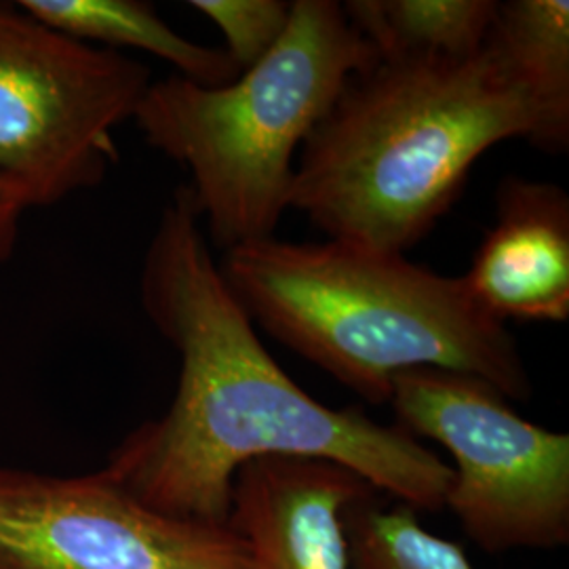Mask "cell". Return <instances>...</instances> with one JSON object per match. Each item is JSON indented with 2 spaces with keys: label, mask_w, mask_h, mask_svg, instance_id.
Here are the masks:
<instances>
[{
  "label": "cell",
  "mask_w": 569,
  "mask_h": 569,
  "mask_svg": "<svg viewBox=\"0 0 569 569\" xmlns=\"http://www.w3.org/2000/svg\"><path fill=\"white\" fill-rule=\"evenodd\" d=\"M150 82L142 61L0 4V176L30 207L102 183L119 161L114 129L133 119Z\"/></svg>",
  "instance_id": "obj_6"
},
{
  "label": "cell",
  "mask_w": 569,
  "mask_h": 569,
  "mask_svg": "<svg viewBox=\"0 0 569 569\" xmlns=\"http://www.w3.org/2000/svg\"><path fill=\"white\" fill-rule=\"evenodd\" d=\"M218 266L253 326L371 406L388 403L395 376L418 367L481 378L509 401L531 397L517 340L462 277L336 239L272 237L226 251Z\"/></svg>",
  "instance_id": "obj_3"
},
{
  "label": "cell",
  "mask_w": 569,
  "mask_h": 569,
  "mask_svg": "<svg viewBox=\"0 0 569 569\" xmlns=\"http://www.w3.org/2000/svg\"><path fill=\"white\" fill-rule=\"evenodd\" d=\"M512 138L545 150V124L488 42L470 60L378 61L300 148L289 209L329 239L406 253L458 201L479 157Z\"/></svg>",
  "instance_id": "obj_2"
},
{
  "label": "cell",
  "mask_w": 569,
  "mask_h": 569,
  "mask_svg": "<svg viewBox=\"0 0 569 569\" xmlns=\"http://www.w3.org/2000/svg\"><path fill=\"white\" fill-rule=\"evenodd\" d=\"M0 569H249L228 528L161 515L103 470L0 468Z\"/></svg>",
  "instance_id": "obj_7"
},
{
  "label": "cell",
  "mask_w": 569,
  "mask_h": 569,
  "mask_svg": "<svg viewBox=\"0 0 569 569\" xmlns=\"http://www.w3.org/2000/svg\"><path fill=\"white\" fill-rule=\"evenodd\" d=\"M489 47L505 60L538 106L545 124V150L569 146V2H498L489 28Z\"/></svg>",
  "instance_id": "obj_11"
},
{
  "label": "cell",
  "mask_w": 569,
  "mask_h": 569,
  "mask_svg": "<svg viewBox=\"0 0 569 569\" xmlns=\"http://www.w3.org/2000/svg\"><path fill=\"white\" fill-rule=\"evenodd\" d=\"M140 300L180 355L164 416L136 428L103 468L142 505L226 528L237 470L281 456L350 468L416 512L446 509L453 472L432 449L357 407L319 403L268 355L213 260L188 188L164 207L146 249Z\"/></svg>",
  "instance_id": "obj_1"
},
{
  "label": "cell",
  "mask_w": 569,
  "mask_h": 569,
  "mask_svg": "<svg viewBox=\"0 0 569 569\" xmlns=\"http://www.w3.org/2000/svg\"><path fill=\"white\" fill-rule=\"evenodd\" d=\"M378 61H460L481 53L498 0H348Z\"/></svg>",
  "instance_id": "obj_12"
},
{
  "label": "cell",
  "mask_w": 569,
  "mask_h": 569,
  "mask_svg": "<svg viewBox=\"0 0 569 569\" xmlns=\"http://www.w3.org/2000/svg\"><path fill=\"white\" fill-rule=\"evenodd\" d=\"M378 63L342 2L293 0L281 41L224 87L171 74L152 81L133 121L146 142L190 173L213 247L272 239L293 169L346 82Z\"/></svg>",
  "instance_id": "obj_4"
},
{
  "label": "cell",
  "mask_w": 569,
  "mask_h": 569,
  "mask_svg": "<svg viewBox=\"0 0 569 569\" xmlns=\"http://www.w3.org/2000/svg\"><path fill=\"white\" fill-rule=\"evenodd\" d=\"M397 427L453 458L446 509L489 555L569 542V437L521 418L481 378L407 369L388 401Z\"/></svg>",
  "instance_id": "obj_5"
},
{
  "label": "cell",
  "mask_w": 569,
  "mask_h": 569,
  "mask_svg": "<svg viewBox=\"0 0 569 569\" xmlns=\"http://www.w3.org/2000/svg\"><path fill=\"white\" fill-rule=\"evenodd\" d=\"M30 203L20 186L0 176V264H4L18 249L21 220Z\"/></svg>",
  "instance_id": "obj_15"
},
{
  "label": "cell",
  "mask_w": 569,
  "mask_h": 569,
  "mask_svg": "<svg viewBox=\"0 0 569 569\" xmlns=\"http://www.w3.org/2000/svg\"><path fill=\"white\" fill-rule=\"evenodd\" d=\"M190 7L218 26L226 53L241 72L264 60L291 18V2L283 0H192Z\"/></svg>",
  "instance_id": "obj_14"
},
{
  "label": "cell",
  "mask_w": 569,
  "mask_h": 569,
  "mask_svg": "<svg viewBox=\"0 0 569 569\" xmlns=\"http://www.w3.org/2000/svg\"><path fill=\"white\" fill-rule=\"evenodd\" d=\"M462 281L489 317L561 323L569 317V197L559 186L509 176L496 222Z\"/></svg>",
  "instance_id": "obj_9"
},
{
  "label": "cell",
  "mask_w": 569,
  "mask_h": 569,
  "mask_svg": "<svg viewBox=\"0 0 569 569\" xmlns=\"http://www.w3.org/2000/svg\"><path fill=\"white\" fill-rule=\"evenodd\" d=\"M18 7L74 41L129 47L157 56L171 63L178 77L203 87H224L241 74L226 51L183 39L148 2L21 0Z\"/></svg>",
  "instance_id": "obj_10"
},
{
  "label": "cell",
  "mask_w": 569,
  "mask_h": 569,
  "mask_svg": "<svg viewBox=\"0 0 569 569\" xmlns=\"http://www.w3.org/2000/svg\"><path fill=\"white\" fill-rule=\"evenodd\" d=\"M373 493L346 509L350 569H477L462 547L428 531L416 510L385 509Z\"/></svg>",
  "instance_id": "obj_13"
},
{
  "label": "cell",
  "mask_w": 569,
  "mask_h": 569,
  "mask_svg": "<svg viewBox=\"0 0 569 569\" xmlns=\"http://www.w3.org/2000/svg\"><path fill=\"white\" fill-rule=\"evenodd\" d=\"M369 489L336 462L258 458L234 475L228 528L249 569H350L346 509Z\"/></svg>",
  "instance_id": "obj_8"
}]
</instances>
